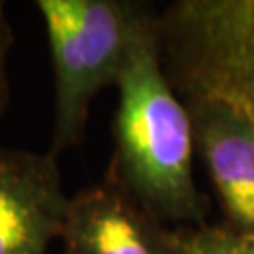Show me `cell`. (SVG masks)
I'll return each mask as SVG.
<instances>
[{
    "instance_id": "cell-4",
    "label": "cell",
    "mask_w": 254,
    "mask_h": 254,
    "mask_svg": "<svg viewBox=\"0 0 254 254\" xmlns=\"http://www.w3.org/2000/svg\"><path fill=\"white\" fill-rule=\"evenodd\" d=\"M68 203L59 156L0 147V254H49Z\"/></svg>"
},
{
    "instance_id": "cell-7",
    "label": "cell",
    "mask_w": 254,
    "mask_h": 254,
    "mask_svg": "<svg viewBox=\"0 0 254 254\" xmlns=\"http://www.w3.org/2000/svg\"><path fill=\"white\" fill-rule=\"evenodd\" d=\"M170 254H254V239L230 226H179L170 230Z\"/></svg>"
},
{
    "instance_id": "cell-1",
    "label": "cell",
    "mask_w": 254,
    "mask_h": 254,
    "mask_svg": "<svg viewBox=\"0 0 254 254\" xmlns=\"http://www.w3.org/2000/svg\"><path fill=\"white\" fill-rule=\"evenodd\" d=\"M115 89V151L106 175L162 224H205L207 201L192 168V117L164 72L153 9L137 28Z\"/></svg>"
},
{
    "instance_id": "cell-2",
    "label": "cell",
    "mask_w": 254,
    "mask_h": 254,
    "mask_svg": "<svg viewBox=\"0 0 254 254\" xmlns=\"http://www.w3.org/2000/svg\"><path fill=\"white\" fill-rule=\"evenodd\" d=\"M55 81L53 137L59 156L83 141L94 98L115 87L151 8L127 0H38Z\"/></svg>"
},
{
    "instance_id": "cell-3",
    "label": "cell",
    "mask_w": 254,
    "mask_h": 254,
    "mask_svg": "<svg viewBox=\"0 0 254 254\" xmlns=\"http://www.w3.org/2000/svg\"><path fill=\"white\" fill-rule=\"evenodd\" d=\"M164 72L183 100H217L254 123V0H179L156 15Z\"/></svg>"
},
{
    "instance_id": "cell-5",
    "label": "cell",
    "mask_w": 254,
    "mask_h": 254,
    "mask_svg": "<svg viewBox=\"0 0 254 254\" xmlns=\"http://www.w3.org/2000/svg\"><path fill=\"white\" fill-rule=\"evenodd\" d=\"M63 254H170V230L106 175L70 198Z\"/></svg>"
},
{
    "instance_id": "cell-6",
    "label": "cell",
    "mask_w": 254,
    "mask_h": 254,
    "mask_svg": "<svg viewBox=\"0 0 254 254\" xmlns=\"http://www.w3.org/2000/svg\"><path fill=\"white\" fill-rule=\"evenodd\" d=\"M194 141L228 226L254 239V123L239 109L217 100H187Z\"/></svg>"
},
{
    "instance_id": "cell-8",
    "label": "cell",
    "mask_w": 254,
    "mask_h": 254,
    "mask_svg": "<svg viewBox=\"0 0 254 254\" xmlns=\"http://www.w3.org/2000/svg\"><path fill=\"white\" fill-rule=\"evenodd\" d=\"M15 38L13 28L6 13V4L0 0V115L6 111L9 102V79H8V57Z\"/></svg>"
}]
</instances>
